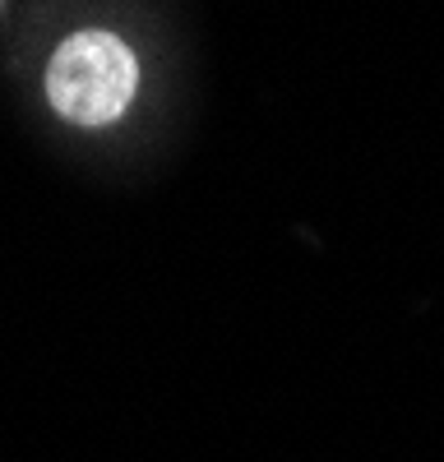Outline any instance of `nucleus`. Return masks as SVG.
Returning <instances> with one entry per match:
<instances>
[{
	"label": "nucleus",
	"mask_w": 444,
	"mask_h": 462,
	"mask_svg": "<svg viewBox=\"0 0 444 462\" xmlns=\"http://www.w3.org/2000/svg\"><path fill=\"white\" fill-rule=\"evenodd\" d=\"M42 102L69 130H111L134 106L143 65L116 28H69L42 60Z\"/></svg>",
	"instance_id": "1"
}]
</instances>
